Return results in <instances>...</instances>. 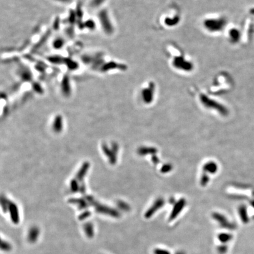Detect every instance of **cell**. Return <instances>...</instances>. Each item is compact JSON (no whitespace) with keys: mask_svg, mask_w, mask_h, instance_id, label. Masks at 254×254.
<instances>
[{"mask_svg":"<svg viewBox=\"0 0 254 254\" xmlns=\"http://www.w3.org/2000/svg\"><path fill=\"white\" fill-rule=\"evenodd\" d=\"M214 218L218 221V222L221 224V225L222 227L224 228H231L232 226L231 224H230L229 222H228V221L226 220V219L222 215H221L220 214H215L214 215Z\"/></svg>","mask_w":254,"mask_h":254,"instance_id":"6da1fadb","label":"cell"},{"mask_svg":"<svg viewBox=\"0 0 254 254\" xmlns=\"http://www.w3.org/2000/svg\"><path fill=\"white\" fill-rule=\"evenodd\" d=\"M154 254H171L170 253L165 250H162V249H156L154 251Z\"/></svg>","mask_w":254,"mask_h":254,"instance_id":"ba28073f","label":"cell"},{"mask_svg":"<svg viewBox=\"0 0 254 254\" xmlns=\"http://www.w3.org/2000/svg\"><path fill=\"white\" fill-rule=\"evenodd\" d=\"M184 205V202H181L179 203H178L176 206H175L173 212L170 216V220H172L176 218L177 215L180 212V211L182 210L183 206Z\"/></svg>","mask_w":254,"mask_h":254,"instance_id":"7a4b0ae2","label":"cell"},{"mask_svg":"<svg viewBox=\"0 0 254 254\" xmlns=\"http://www.w3.org/2000/svg\"><path fill=\"white\" fill-rule=\"evenodd\" d=\"M226 247H225V246H221V247H220L219 248H218V252L220 253L221 254H223V253H225L226 251Z\"/></svg>","mask_w":254,"mask_h":254,"instance_id":"9c48e42d","label":"cell"},{"mask_svg":"<svg viewBox=\"0 0 254 254\" xmlns=\"http://www.w3.org/2000/svg\"><path fill=\"white\" fill-rule=\"evenodd\" d=\"M231 235H229L228 234H220L218 236V239L220 241H221L222 243H225L229 241L231 239Z\"/></svg>","mask_w":254,"mask_h":254,"instance_id":"5b68a950","label":"cell"},{"mask_svg":"<svg viewBox=\"0 0 254 254\" xmlns=\"http://www.w3.org/2000/svg\"><path fill=\"white\" fill-rule=\"evenodd\" d=\"M85 232L88 237H92L93 236V229L91 224H87L85 225Z\"/></svg>","mask_w":254,"mask_h":254,"instance_id":"8992f818","label":"cell"},{"mask_svg":"<svg viewBox=\"0 0 254 254\" xmlns=\"http://www.w3.org/2000/svg\"><path fill=\"white\" fill-rule=\"evenodd\" d=\"M184 254V253H180V252H179V253H177V254Z\"/></svg>","mask_w":254,"mask_h":254,"instance_id":"30bf717a","label":"cell"},{"mask_svg":"<svg viewBox=\"0 0 254 254\" xmlns=\"http://www.w3.org/2000/svg\"><path fill=\"white\" fill-rule=\"evenodd\" d=\"M1 249L2 250H4L5 251H10L11 249V246L10 245L7 243V242H4L2 241V244H1Z\"/></svg>","mask_w":254,"mask_h":254,"instance_id":"52a82bcc","label":"cell"},{"mask_svg":"<svg viewBox=\"0 0 254 254\" xmlns=\"http://www.w3.org/2000/svg\"><path fill=\"white\" fill-rule=\"evenodd\" d=\"M39 235V230L37 228H32L30 229L29 235H28V239L31 242H34L38 238Z\"/></svg>","mask_w":254,"mask_h":254,"instance_id":"277c9868","label":"cell"},{"mask_svg":"<svg viewBox=\"0 0 254 254\" xmlns=\"http://www.w3.org/2000/svg\"><path fill=\"white\" fill-rule=\"evenodd\" d=\"M162 201H158L157 202L156 204H155L153 206H152L151 208H150L146 212V214H145V217L146 218H149L151 217V216L155 212V211H156L159 208V207L162 206Z\"/></svg>","mask_w":254,"mask_h":254,"instance_id":"3957f363","label":"cell"}]
</instances>
